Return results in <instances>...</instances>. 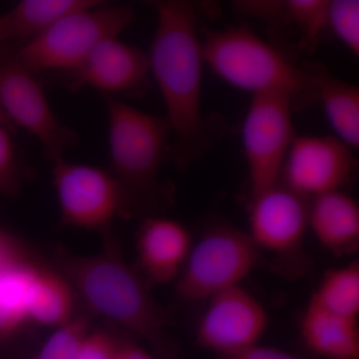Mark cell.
I'll return each instance as SVG.
<instances>
[{
	"label": "cell",
	"instance_id": "obj_29",
	"mask_svg": "<svg viewBox=\"0 0 359 359\" xmlns=\"http://www.w3.org/2000/svg\"><path fill=\"white\" fill-rule=\"evenodd\" d=\"M114 359H154L136 342L118 339Z\"/></svg>",
	"mask_w": 359,
	"mask_h": 359
},
{
	"label": "cell",
	"instance_id": "obj_21",
	"mask_svg": "<svg viewBox=\"0 0 359 359\" xmlns=\"http://www.w3.org/2000/svg\"><path fill=\"white\" fill-rule=\"evenodd\" d=\"M309 302L330 313L358 320V264L328 271Z\"/></svg>",
	"mask_w": 359,
	"mask_h": 359
},
{
	"label": "cell",
	"instance_id": "obj_30",
	"mask_svg": "<svg viewBox=\"0 0 359 359\" xmlns=\"http://www.w3.org/2000/svg\"><path fill=\"white\" fill-rule=\"evenodd\" d=\"M0 125H6V126L11 127V128H14L13 125L11 124V122L7 120L6 115L4 114L1 109H0Z\"/></svg>",
	"mask_w": 359,
	"mask_h": 359
},
{
	"label": "cell",
	"instance_id": "obj_2",
	"mask_svg": "<svg viewBox=\"0 0 359 359\" xmlns=\"http://www.w3.org/2000/svg\"><path fill=\"white\" fill-rule=\"evenodd\" d=\"M101 252L90 256L56 252L58 271L90 313L145 340L159 359H181L163 309L138 269L127 263L113 233Z\"/></svg>",
	"mask_w": 359,
	"mask_h": 359
},
{
	"label": "cell",
	"instance_id": "obj_13",
	"mask_svg": "<svg viewBox=\"0 0 359 359\" xmlns=\"http://www.w3.org/2000/svg\"><path fill=\"white\" fill-rule=\"evenodd\" d=\"M309 205L308 199L278 184L252 196L248 233L259 252L266 250L282 259L302 254Z\"/></svg>",
	"mask_w": 359,
	"mask_h": 359
},
{
	"label": "cell",
	"instance_id": "obj_1",
	"mask_svg": "<svg viewBox=\"0 0 359 359\" xmlns=\"http://www.w3.org/2000/svg\"><path fill=\"white\" fill-rule=\"evenodd\" d=\"M157 28L149 49L151 77L159 87L172 132L169 160L186 168L219 140V122L202 112L204 54L196 6L184 0L154 2Z\"/></svg>",
	"mask_w": 359,
	"mask_h": 359
},
{
	"label": "cell",
	"instance_id": "obj_19",
	"mask_svg": "<svg viewBox=\"0 0 359 359\" xmlns=\"http://www.w3.org/2000/svg\"><path fill=\"white\" fill-rule=\"evenodd\" d=\"M76 297L72 285L60 271L41 266L30 287L28 321L42 327H62L76 316Z\"/></svg>",
	"mask_w": 359,
	"mask_h": 359
},
{
	"label": "cell",
	"instance_id": "obj_28",
	"mask_svg": "<svg viewBox=\"0 0 359 359\" xmlns=\"http://www.w3.org/2000/svg\"><path fill=\"white\" fill-rule=\"evenodd\" d=\"M25 250V245H21L18 238L0 229V269Z\"/></svg>",
	"mask_w": 359,
	"mask_h": 359
},
{
	"label": "cell",
	"instance_id": "obj_17",
	"mask_svg": "<svg viewBox=\"0 0 359 359\" xmlns=\"http://www.w3.org/2000/svg\"><path fill=\"white\" fill-rule=\"evenodd\" d=\"M100 0H22L0 15L4 42L25 43L73 13L100 4Z\"/></svg>",
	"mask_w": 359,
	"mask_h": 359
},
{
	"label": "cell",
	"instance_id": "obj_8",
	"mask_svg": "<svg viewBox=\"0 0 359 359\" xmlns=\"http://www.w3.org/2000/svg\"><path fill=\"white\" fill-rule=\"evenodd\" d=\"M0 109L13 127L39 140L49 160L62 158L78 140L76 132L52 109L36 74L14 52L0 56Z\"/></svg>",
	"mask_w": 359,
	"mask_h": 359
},
{
	"label": "cell",
	"instance_id": "obj_12",
	"mask_svg": "<svg viewBox=\"0 0 359 359\" xmlns=\"http://www.w3.org/2000/svg\"><path fill=\"white\" fill-rule=\"evenodd\" d=\"M60 75L71 91L89 87L117 98L143 93L151 77L147 52L119 39L105 40L81 65Z\"/></svg>",
	"mask_w": 359,
	"mask_h": 359
},
{
	"label": "cell",
	"instance_id": "obj_9",
	"mask_svg": "<svg viewBox=\"0 0 359 359\" xmlns=\"http://www.w3.org/2000/svg\"><path fill=\"white\" fill-rule=\"evenodd\" d=\"M294 103L280 94L252 96L242 128L250 195L278 184L283 163L295 139Z\"/></svg>",
	"mask_w": 359,
	"mask_h": 359
},
{
	"label": "cell",
	"instance_id": "obj_3",
	"mask_svg": "<svg viewBox=\"0 0 359 359\" xmlns=\"http://www.w3.org/2000/svg\"><path fill=\"white\" fill-rule=\"evenodd\" d=\"M108 119L110 173L126 201L130 217L155 216L169 204L170 194L160 181L169 160L172 132L166 117L144 112L104 96Z\"/></svg>",
	"mask_w": 359,
	"mask_h": 359
},
{
	"label": "cell",
	"instance_id": "obj_25",
	"mask_svg": "<svg viewBox=\"0 0 359 359\" xmlns=\"http://www.w3.org/2000/svg\"><path fill=\"white\" fill-rule=\"evenodd\" d=\"M327 27L354 56L359 55V1L332 0L328 4Z\"/></svg>",
	"mask_w": 359,
	"mask_h": 359
},
{
	"label": "cell",
	"instance_id": "obj_22",
	"mask_svg": "<svg viewBox=\"0 0 359 359\" xmlns=\"http://www.w3.org/2000/svg\"><path fill=\"white\" fill-rule=\"evenodd\" d=\"M330 0L280 1V15L299 30L306 45L316 43L327 30Z\"/></svg>",
	"mask_w": 359,
	"mask_h": 359
},
{
	"label": "cell",
	"instance_id": "obj_7",
	"mask_svg": "<svg viewBox=\"0 0 359 359\" xmlns=\"http://www.w3.org/2000/svg\"><path fill=\"white\" fill-rule=\"evenodd\" d=\"M52 164V185L63 226L96 231L104 238L112 233L116 219L131 218L121 189L109 171L65 157Z\"/></svg>",
	"mask_w": 359,
	"mask_h": 359
},
{
	"label": "cell",
	"instance_id": "obj_31",
	"mask_svg": "<svg viewBox=\"0 0 359 359\" xmlns=\"http://www.w3.org/2000/svg\"><path fill=\"white\" fill-rule=\"evenodd\" d=\"M4 43H6V42H4V35H2L1 28H0V46H1V45Z\"/></svg>",
	"mask_w": 359,
	"mask_h": 359
},
{
	"label": "cell",
	"instance_id": "obj_10",
	"mask_svg": "<svg viewBox=\"0 0 359 359\" xmlns=\"http://www.w3.org/2000/svg\"><path fill=\"white\" fill-rule=\"evenodd\" d=\"M269 325L266 309L241 285L208 299L198 325V344L230 358L259 344Z\"/></svg>",
	"mask_w": 359,
	"mask_h": 359
},
{
	"label": "cell",
	"instance_id": "obj_15",
	"mask_svg": "<svg viewBox=\"0 0 359 359\" xmlns=\"http://www.w3.org/2000/svg\"><path fill=\"white\" fill-rule=\"evenodd\" d=\"M309 229L325 249L337 256L353 254L359 245V207L341 191L311 200Z\"/></svg>",
	"mask_w": 359,
	"mask_h": 359
},
{
	"label": "cell",
	"instance_id": "obj_5",
	"mask_svg": "<svg viewBox=\"0 0 359 359\" xmlns=\"http://www.w3.org/2000/svg\"><path fill=\"white\" fill-rule=\"evenodd\" d=\"M135 20L130 6H96L65 16L39 36L14 51L35 74L42 71L65 73L81 65L105 40L118 39Z\"/></svg>",
	"mask_w": 359,
	"mask_h": 359
},
{
	"label": "cell",
	"instance_id": "obj_14",
	"mask_svg": "<svg viewBox=\"0 0 359 359\" xmlns=\"http://www.w3.org/2000/svg\"><path fill=\"white\" fill-rule=\"evenodd\" d=\"M192 247L190 231L183 224L156 215L147 217L137 233V269L147 283L176 282Z\"/></svg>",
	"mask_w": 359,
	"mask_h": 359
},
{
	"label": "cell",
	"instance_id": "obj_27",
	"mask_svg": "<svg viewBox=\"0 0 359 359\" xmlns=\"http://www.w3.org/2000/svg\"><path fill=\"white\" fill-rule=\"evenodd\" d=\"M224 359H302L276 347L257 346Z\"/></svg>",
	"mask_w": 359,
	"mask_h": 359
},
{
	"label": "cell",
	"instance_id": "obj_23",
	"mask_svg": "<svg viewBox=\"0 0 359 359\" xmlns=\"http://www.w3.org/2000/svg\"><path fill=\"white\" fill-rule=\"evenodd\" d=\"M90 330L86 314L75 316L66 325L55 328L40 347L34 359H73L78 346Z\"/></svg>",
	"mask_w": 359,
	"mask_h": 359
},
{
	"label": "cell",
	"instance_id": "obj_20",
	"mask_svg": "<svg viewBox=\"0 0 359 359\" xmlns=\"http://www.w3.org/2000/svg\"><path fill=\"white\" fill-rule=\"evenodd\" d=\"M316 100L320 101L334 137L353 150L359 147V89L318 71Z\"/></svg>",
	"mask_w": 359,
	"mask_h": 359
},
{
	"label": "cell",
	"instance_id": "obj_26",
	"mask_svg": "<svg viewBox=\"0 0 359 359\" xmlns=\"http://www.w3.org/2000/svg\"><path fill=\"white\" fill-rule=\"evenodd\" d=\"M117 342L118 339L106 330H89L73 359H114Z\"/></svg>",
	"mask_w": 359,
	"mask_h": 359
},
{
	"label": "cell",
	"instance_id": "obj_6",
	"mask_svg": "<svg viewBox=\"0 0 359 359\" xmlns=\"http://www.w3.org/2000/svg\"><path fill=\"white\" fill-rule=\"evenodd\" d=\"M261 252L249 233L228 224L214 226L193 245L176 280L182 301H208L238 287L256 269Z\"/></svg>",
	"mask_w": 359,
	"mask_h": 359
},
{
	"label": "cell",
	"instance_id": "obj_16",
	"mask_svg": "<svg viewBox=\"0 0 359 359\" xmlns=\"http://www.w3.org/2000/svg\"><path fill=\"white\" fill-rule=\"evenodd\" d=\"M306 346L325 359H359L358 318L330 313L309 302L302 318Z\"/></svg>",
	"mask_w": 359,
	"mask_h": 359
},
{
	"label": "cell",
	"instance_id": "obj_24",
	"mask_svg": "<svg viewBox=\"0 0 359 359\" xmlns=\"http://www.w3.org/2000/svg\"><path fill=\"white\" fill-rule=\"evenodd\" d=\"M11 130V127L0 125V195L9 198L20 195L27 176Z\"/></svg>",
	"mask_w": 359,
	"mask_h": 359
},
{
	"label": "cell",
	"instance_id": "obj_18",
	"mask_svg": "<svg viewBox=\"0 0 359 359\" xmlns=\"http://www.w3.org/2000/svg\"><path fill=\"white\" fill-rule=\"evenodd\" d=\"M28 250L0 269V341L18 334L28 323V297L41 266Z\"/></svg>",
	"mask_w": 359,
	"mask_h": 359
},
{
	"label": "cell",
	"instance_id": "obj_11",
	"mask_svg": "<svg viewBox=\"0 0 359 359\" xmlns=\"http://www.w3.org/2000/svg\"><path fill=\"white\" fill-rule=\"evenodd\" d=\"M353 150L334 136L295 137L280 177L292 192L313 199L340 191L355 169Z\"/></svg>",
	"mask_w": 359,
	"mask_h": 359
},
{
	"label": "cell",
	"instance_id": "obj_4",
	"mask_svg": "<svg viewBox=\"0 0 359 359\" xmlns=\"http://www.w3.org/2000/svg\"><path fill=\"white\" fill-rule=\"evenodd\" d=\"M202 45L205 65L235 88L252 96L280 94L289 97L294 108L316 100L318 70L295 65L247 28L208 30Z\"/></svg>",
	"mask_w": 359,
	"mask_h": 359
}]
</instances>
